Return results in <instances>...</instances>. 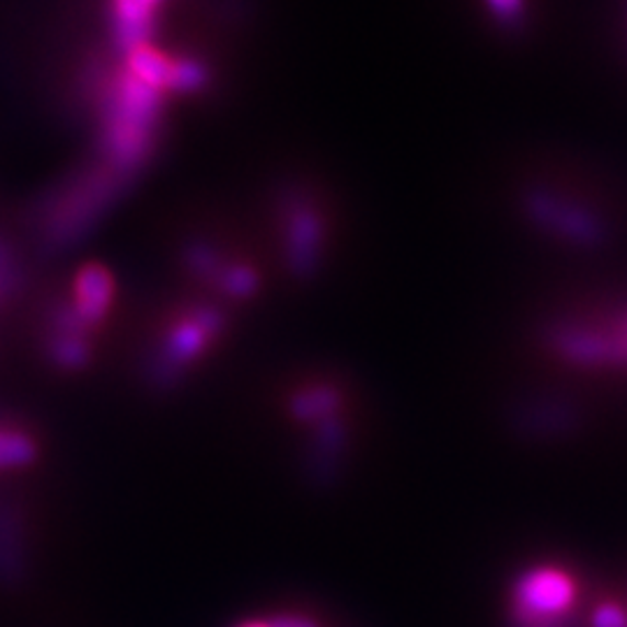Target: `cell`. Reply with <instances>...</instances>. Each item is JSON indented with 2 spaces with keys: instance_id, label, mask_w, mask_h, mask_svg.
Returning <instances> with one entry per match:
<instances>
[{
  "instance_id": "cell-4",
  "label": "cell",
  "mask_w": 627,
  "mask_h": 627,
  "mask_svg": "<svg viewBox=\"0 0 627 627\" xmlns=\"http://www.w3.org/2000/svg\"><path fill=\"white\" fill-rule=\"evenodd\" d=\"M595 627H627V616L616 604H604L595 612Z\"/></svg>"
},
{
  "instance_id": "cell-5",
  "label": "cell",
  "mask_w": 627,
  "mask_h": 627,
  "mask_svg": "<svg viewBox=\"0 0 627 627\" xmlns=\"http://www.w3.org/2000/svg\"><path fill=\"white\" fill-rule=\"evenodd\" d=\"M5 289H8V275L3 270V263H0V298H3Z\"/></svg>"
},
{
  "instance_id": "cell-1",
  "label": "cell",
  "mask_w": 627,
  "mask_h": 627,
  "mask_svg": "<svg viewBox=\"0 0 627 627\" xmlns=\"http://www.w3.org/2000/svg\"><path fill=\"white\" fill-rule=\"evenodd\" d=\"M577 600V585L558 567H537L523 577L516 591L519 616L527 627L556 625Z\"/></svg>"
},
{
  "instance_id": "cell-3",
  "label": "cell",
  "mask_w": 627,
  "mask_h": 627,
  "mask_svg": "<svg viewBox=\"0 0 627 627\" xmlns=\"http://www.w3.org/2000/svg\"><path fill=\"white\" fill-rule=\"evenodd\" d=\"M490 12L496 14L500 22H514L525 10V0H486Z\"/></svg>"
},
{
  "instance_id": "cell-2",
  "label": "cell",
  "mask_w": 627,
  "mask_h": 627,
  "mask_svg": "<svg viewBox=\"0 0 627 627\" xmlns=\"http://www.w3.org/2000/svg\"><path fill=\"white\" fill-rule=\"evenodd\" d=\"M33 444L24 432L0 428V469L22 467L33 458Z\"/></svg>"
},
{
  "instance_id": "cell-6",
  "label": "cell",
  "mask_w": 627,
  "mask_h": 627,
  "mask_svg": "<svg viewBox=\"0 0 627 627\" xmlns=\"http://www.w3.org/2000/svg\"><path fill=\"white\" fill-rule=\"evenodd\" d=\"M625 339H627V335H625Z\"/></svg>"
}]
</instances>
